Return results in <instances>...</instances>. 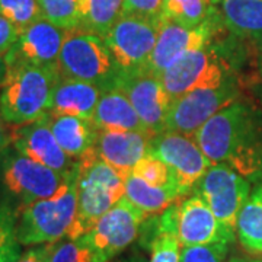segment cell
I'll list each match as a JSON object with an SVG mask.
<instances>
[{
    "instance_id": "2",
    "label": "cell",
    "mask_w": 262,
    "mask_h": 262,
    "mask_svg": "<svg viewBox=\"0 0 262 262\" xmlns=\"http://www.w3.org/2000/svg\"><path fill=\"white\" fill-rule=\"evenodd\" d=\"M127 177L98 158L91 150L79 160L77 213L66 237L79 239L89 233L106 211H110L125 192Z\"/></svg>"
},
{
    "instance_id": "18",
    "label": "cell",
    "mask_w": 262,
    "mask_h": 262,
    "mask_svg": "<svg viewBox=\"0 0 262 262\" xmlns=\"http://www.w3.org/2000/svg\"><path fill=\"white\" fill-rule=\"evenodd\" d=\"M151 137L149 131L98 130L95 151L105 163L130 177L137 163L149 153Z\"/></svg>"
},
{
    "instance_id": "28",
    "label": "cell",
    "mask_w": 262,
    "mask_h": 262,
    "mask_svg": "<svg viewBox=\"0 0 262 262\" xmlns=\"http://www.w3.org/2000/svg\"><path fill=\"white\" fill-rule=\"evenodd\" d=\"M42 18L63 29L80 28V0H39Z\"/></svg>"
},
{
    "instance_id": "29",
    "label": "cell",
    "mask_w": 262,
    "mask_h": 262,
    "mask_svg": "<svg viewBox=\"0 0 262 262\" xmlns=\"http://www.w3.org/2000/svg\"><path fill=\"white\" fill-rule=\"evenodd\" d=\"M0 15L20 32L42 18V10L39 0H0Z\"/></svg>"
},
{
    "instance_id": "32",
    "label": "cell",
    "mask_w": 262,
    "mask_h": 262,
    "mask_svg": "<svg viewBox=\"0 0 262 262\" xmlns=\"http://www.w3.org/2000/svg\"><path fill=\"white\" fill-rule=\"evenodd\" d=\"M50 262H98L83 239L63 237L54 244Z\"/></svg>"
},
{
    "instance_id": "26",
    "label": "cell",
    "mask_w": 262,
    "mask_h": 262,
    "mask_svg": "<svg viewBox=\"0 0 262 262\" xmlns=\"http://www.w3.org/2000/svg\"><path fill=\"white\" fill-rule=\"evenodd\" d=\"M124 12V0H80V29L105 37Z\"/></svg>"
},
{
    "instance_id": "21",
    "label": "cell",
    "mask_w": 262,
    "mask_h": 262,
    "mask_svg": "<svg viewBox=\"0 0 262 262\" xmlns=\"http://www.w3.org/2000/svg\"><path fill=\"white\" fill-rule=\"evenodd\" d=\"M47 122L56 140L66 153L79 160L94 150L98 128L91 120L73 115H51L47 114Z\"/></svg>"
},
{
    "instance_id": "24",
    "label": "cell",
    "mask_w": 262,
    "mask_h": 262,
    "mask_svg": "<svg viewBox=\"0 0 262 262\" xmlns=\"http://www.w3.org/2000/svg\"><path fill=\"white\" fill-rule=\"evenodd\" d=\"M178 206L172 204L162 211L151 239L150 262H181V249L177 234Z\"/></svg>"
},
{
    "instance_id": "36",
    "label": "cell",
    "mask_w": 262,
    "mask_h": 262,
    "mask_svg": "<svg viewBox=\"0 0 262 262\" xmlns=\"http://www.w3.org/2000/svg\"><path fill=\"white\" fill-rule=\"evenodd\" d=\"M10 136L12 131L8 130V122L5 121L3 115L0 113V153L10 146Z\"/></svg>"
},
{
    "instance_id": "12",
    "label": "cell",
    "mask_w": 262,
    "mask_h": 262,
    "mask_svg": "<svg viewBox=\"0 0 262 262\" xmlns=\"http://www.w3.org/2000/svg\"><path fill=\"white\" fill-rule=\"evenodd\" d=\"M113 88L120 89L130 99L150 134L155 136L165 131L172 98L165 89L160 76L153 75L146 69L120 70Z\"/></svg>"
},
{
    "instance_id": "33",
    "label": "cell",
    "mask_w": 262,
    "mask_h": 262,
    "mask_svg": "<svg viewBox=\"0 0 262 262\" xmlns=\"http://www.w3.org/2000/svg\"><path fill=\"white\" fill-rule=\"evenodd\" d=\"M229 245H198L181 249V262H230L226 261Z\"/></svg>"
},
{
    "instance_id": "34",
    "label": "cell",
    "mask_w": 262,
    "mask_h": 262,
    "mask_svg": "<svg viewBox=\"0 0 262 262\" xmlns=\"http://www.w3.org/2000/svg\"><path fill=\"white\" fill-rule=\"evenodd\" d=\"M53 248H54V244L28 246V249L25 252L20 253L16 262H50Z\"/></svg>"
},
{
    "instance_id": "10",
    "label": "cell",
    "mask_w": 262,
    "mask_h": 262,
    "mask_svg": "<svg viewBox=\"0 0 262 262\" xmlns=\"http://www.w3.org/2000/svg\"><path fill=\"white\" fill-rule=\"evenodd\" d=\"M147 217L149 215L146 213L122 196L99 219L89 233L82 236V239L94 252L96 261L111 262V259L136 241Z\"/></svg>"
},
{
    "instance_id": "4",
    "label": "cell",
    "mask_w": 262,
    "mask_h": 262,
    "mask_svg": "<svg viewBox=\"0 0 262 262\" xmlns=\"http://www.w3.org/2000/svg\"><path fill=\"white\" fill-rule=\"evenodd\" d=\"M79 165L54 195L24 207L16 214V236L22 246L56 244L66 237L77 213Z\"/></svg>"
},
{
    "instance_id": "5",
    "label": "cell",
    "mask_w": 262,
    "mask_h": 262,
    "mask_svg": "<svg viewBox=\"0 0 262 262\" xmlns=\"http://www.w3.org/2000/svg\"><path fill=\"white\" fill-rule=\"evenodd\" d=\"M69 175L29 159L9 146L0 153V207L16 215L31 203L54 195Z\"/></svg>"
},
{
    "instance_id": "17",
    "label": "cell",
    "mask_w": 262,
    "mask_h": 262,
    "mask_svg": "<svg viewBox=\"0 0 262 262\" xmlns=\"http://www.w3.org/2000/svg\"><path fill=\"white\" fill-rule=\"evenodd\" d=\"M177 234L182 248L198 245H230L234 241V232H230L220 223L213 210L198 194L182 200L178 206Z\"/></svg>"
},
{
    "instance_id": "25",
    "label": "cell",
    "mask_w": 262,
    "mask_h": 262,
    "mask_svg": "<svg viewBox=\"0 0 262 262\" xmlns=\"http://www.w3.org/2000/svg\"><path fill=\"white\" fill-rule=\"evenodd\" d=\"M236 233L248 252L262 253V184L253 189L237 219Z\"/></svg>"
},
{
    "instance_id": "1",
    "label": "cell",
    "mask_w": 262,
    "mask_h": 262,
    "mask_svg": "<svg viewBox=\"0 0 262 262\" xmlns=\"http://www.w3.org/2000/svg\"><path fill=\"white\" fill-rule=\"evenodd\" d=\"M194 139L213 165H229L248 181L262 178V133L246 103L234 101L215 113Z\"/></svg>"
},
{
    "instance_id": "8",
    "label": "cell",
    "mask_w": 262,
    "mask_h": 262,
    "mask_svg": "<svg viewBox=\"0 0 262 262\" xmlns=\"http://www.w3.org/2000/svg\"><path fill=\"white\" fill-rule=\"evenodd\" d=\"M163 18H147L122 12L120 19L103 37L120 70L130 72L147 66L156 47Z\"/></svg>"
},
{
    "instance_id": "16",
    "label": "cell",
    "mask_w": 262,
    "mask_h": 262,
    "mask_svg": "<svg viewBox=\"0 0 262 262\" xmlns=\"http://www.w3.org/2000/svg\"><path fill=\"white\" fill-rule=\"evenodd\" d=\"M10 146L24 156L60 173H72L79 165L58 144L48 125L47 115L37 121L15 125L10 136Z\"/></svg>"
},
{
    "instance_id": "38",
    "label": "cell",
    "mask_w": 262,
    "mask_h": 262,
    "mask_svg": "<svg viewBox=\"0 0 262 262\" xmlns=\"http://www.w3.org/2000/svg\"><path fill=\"white\" fill-rule=\"evenodd\" d=\"M230 262H262L259 259H242V258H234V259H230Z\"/></svg>"
},
{
    "instance_id": "40",
    "label": "cell",
    "mask_w": 262,
    "mask_h": 262,
    "mask_svg": "<svg viewBox=\"0 0 262 262\" xmlns=\"http://www.w3.org/2000/svg\"><path fill=\"white\" fill-rule=\"evenodd\" d=\"M125 262H143V261H139V259H131V261H125Z\"/></svg>"
},
{
    "instance_id": "31",
    "label": "cell",
    "mask_w": 262,
    "mask_h": 262,
    "mask_svg": "<svg viewBox=\"0 0 262 262\" xmlns=\"http://www.w3.org/2000/svg\"><path fill=\"white\" fill-rule=\"evenodd\" d=\"M20 246L16 236V215L0 207V262L18 261L22 253Z\"/></svg>"
},
{
    "instance_id": "9",
    "label": "cell",
    "mask_w": 262,
    "mask_h": 262,
    "mask_svg": "<svg viewBox=\"0 0 262 262\" xmlns=\"http://www.w3.org/2000/svg\"><path fill=\"white\" fill-rule=\"evenodd\" d=\"M194 192L206 201L222 225L236 232L239 214L251 195L248 179L229 165L214 163L198 181Z\"/></svg>"
},
{
    "instance_id": "23",
    "label": "cell",
    "mask_w": 262,
    "mask_h": 262,
    "mask_svg": "<svg viewBox=\"0 0 262 262\" xmlns=\"http://www.w3.org/2000/svg\"><path fill=\"white\" fill-rule=\"evenodd\" d=\"M124 196L134 207H137L147 215L158 214L172 206L179 200L182 192L173 187H153L144 182L139 177L133 175L125 179V192Z\"/></svg>"
},
{
    "instance_id": "20",
    "label": "cell",
    "mask_w": 262,
    "mask_h": 262,
    "mask_svg": "<svg viewBox=\"0 0 262 262\" xmlns=\"http://www.w3.org/2000/svg\"><path fill=\"white\" fill-rule=\"evenodd\" d=\"M91 121L98 130L147 131L130 99L117 88L103 91Z\"/></svg>"
},
{
    "instance_id": "22",
    "label": "cell",
    "mask_w": 262,
    "mask_h": 262,
    "mask_svg": "<svg viewBox=\"0 0 262 262\" xmlns=\"http://www.w3.org/2000/svg\"><path fill=\"white\" fill-rule=\"evenodd\" d=\"M219 5L223 27L262 48V0H222Z\"/></svg>"
},
{
    "instance_id": "39",
    "label": "cell",
    "mask_w": 262,
    "mask_h": 262,
    "mask_svg": "<svg viewBox=\"0 0 262 262\" xmlns=\"http://www.w3.org/2000/svg\"><path fill=\"white\" fill-rule=\"evenodd\" d=\"M208 2H210V3H211V5H217V3H220V2H222V0H208Z\"/></svg>"
},
{
    "instance_id": "27",
    "label": "cell",
    "mask_w": 262,
    "mask_h": 262,
    "mask_svg": "<svg viewBox=\"0 0 262 262\" xmlns=\"http://www.w3.org/2000/svg\"><path fill=\"white\" fill-rule=\"evenodd\" d=\"M162 13L181 25L196 27L219 15V9L208 0H162Z\"/></svg>"
},
{
    "instance_id": "14",
    "label": "cell",
    "mask_w": 262,
    "mask_h": 262,
    "mask_svg": "<svg viewBox=\"0 0 262 262\" xmlns=\"http://www.w3.org/2000/svg\"><path fill=\"white\" fill-rule=\"evenodd\" d=\"M239 89L230 79L220 86L198 89L172 101L165 130L194 136L215 113L237 101Z\"/></svg>"
},
{
    "instance_id": "30",
    "label": "cell",
    "mask_w": 262,
    "mask_h": 262,
    "mask_svg": "<svg viewBox=\"0 0 262 262\" xmlns=\"http://www.w3.org/2000/svg\"><path fill=\"white\" fill-rule=\"evenodd\" d=\"M133 175L139 177L144 182H147L153 187H173L179 189L177 182H175V178H173V173L168 168V165L165 162H162L159 158H156L155 155H150V153H147L137 163V166L133 170Z\"/></svg>"
},
{
    "instance_id": "35",
    "label": "cell",
    "mask_w": 262,
    "mask_h": 262,
    "mask_svg": "<svg viewBox=\"0 0 262 262\" xmlns=\"http://www.w3.org/2000/svg\"><path fill=\"white\" fill-rule=\"evenodd\" d=\"M18 37L19 29L0 15V51L6 54L15 46Z\"/></svg>"
},
{
    "instance_id": "13",
    "label": "cell",
    "mask_w": 262,
    "mask_h": 262,
    "mask_svg": "<svg viewBox=\"0 0 262 262\" xmlns=\"http://www.w3.org/2000/svg\"><path fill=\"white\" fill-rule=\"evenodd\" d=\"M223 27L220 12L214 18L196 27H185L178 22L163 18L156 47L153 50L147 66L144 67L150 73L162 76L175 61L188 53L211 44L219 29Z\"/></svg>"
},
{
    "instance_id": "3",
    "label": "cell",
    "mask_w": 262,
    "mask_h": 262,
    "mask_svg": "<svg viewBox=\"0 0 262 262\" xmlns=\"http://www.w3.org/2000/svg\"><path fill=\"white\" fill-rule=\"evenodd\" d=\"M60 79L58 70L27 63L9 64L8 77L0 88V113L10 125H22L44 118Z\"/></svg>"
},
{
    "instance_id": "7",
    "label": "cell",
    "mask_w": 262,
    "mask_h": 262,
    "mask_svg": "<svg viewBox=\"0 0 262 262\" xmlns=\"http://www.w3.org/2000/svg\"><path fill=\"white\" fill-rule=\"evenodd\" d=\"M233 77L229 58L213 44L181 57L160 76L172 101L198 89L220 86Z\"/></svg>"
},
{
    "instance_id": "37",
    "label": "cell",
    "mask_w": 262,
    "mask_h": 262,
    "mask_svg": "<svg viewBox=\"0 0 262 262\" xmlns=\"http://www.w3.org/2000/svg\"><path fill=\"white\" fill-rule=\"evenodd\" d=\"M8 72H9V64L6 60V54L0 51V88L3 86L6 77H8Z\"/></svg>"
},
{
    "instance_id": "11",
    "label": "cell",
    "mask_w": 262,
    "mask_h": 262,
    "mask_svg": "<svg viewBox=\"0 0 262 262\" xmlns=\"http://www.w3.org/2000/svg\"><path fill=\"white\" fill-rule=\"evenodd\" d=\"M149 153L159 158L172 170L184 195L191 192L213 165L198 146L194 136L165 130L151 137Z\"/></svg>"
},
{
    "instance_id": "19",
    "label": "cell",
    "mask_w": 262,
    "mask_h": 262,
    "mask_svg": "<svg viewBox=\"0 0 262 262\" xmlns=\"http://www.w3.org/2000/svg\"><path fill=\"white\" fill-rule=\"evenodd\" d=\"M102 92L98 84L60 77L53 92L48 114L73 115L92 120Z\"/></svg>"
},
{
    "instance_id": "15",
    "label": "cell",
    "mask_w": 262,
    "mask_h": 262,
    "mask_svg": "<svg viewBox=\"0 0 262 262\" xmlns=\"http://www.w3.org/2000/svg\"><path fill=\"white\" fill-rule=\"evenodd\" d=\"M66 35L67 29L57 27L47 19H38L19 32L15 46L6 53L8 64L27 63L58 70V60Z\"/></svg>"
},
{
    "instance_id": "6",
    "label": "cell",
    "mask_w": 262,
    "mask_h": 262,
    "mask_svg": "<svg viewBox=\"0 0 262 262\" xmlns=\"http://www.w3.org/2000/svg\"><path fill=\"white\" fill-rule=\"evenodd\" d=\"M60 77L113 88L120 69L102 37L80 28L69 29L58 60Z\"/></svg>"
}]
</instances>
